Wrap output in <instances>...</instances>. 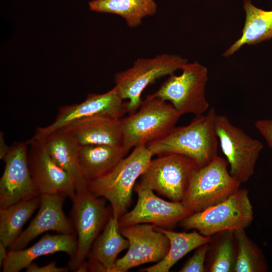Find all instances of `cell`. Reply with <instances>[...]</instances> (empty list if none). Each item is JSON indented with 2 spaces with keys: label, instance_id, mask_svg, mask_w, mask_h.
I'll return each instance as SVG.
<instances>
[{
  "label": "cell",
  "instance_id": "cb8c5ba5",
  "mask_svg": "<svg viewBox=\"0 0 272 272\" xmlns=\"http://www.w3.org/2000/svg\"><path fill=\"white\" fill-rule=\"evenodd\" d=\"M89 6L92 11L121 16L129 27L140 26L144 18L154 15L157 9L154 0H93Z\"/></svg>",
  "mask_w": 272,
  "mask_h": 272
},
{
  "label": "cell",
  "instance_id": "6da1fadb",
  "mask_svg": "<svg viewBox=\"0 0 272 272\" xmlns=\"http://www.w3.org/2000/svg\"><path fill=\"white\" fill-rule=\"evenodd\" d=\"M214 108L195 117L187 125L175 127L168 134L147 145L153 156L176 154L186 156L200 167L218 155V139Z\"/></svg>",
  "mask_w": 272,
  "mask_h": 272
},
{
  "label": "cell",
  "instance_id": "603a6c76",
  "mask_svg": "<svg viewBox=\"0 0 272 272\" xmlns=\"http://www.w3.org/2000/svg\"><path fill=\"white\" fill-rule=\"evenodd\" d=\"M155 229L169 239L170 247L165 257L155 264L140 269L143 272H168L180 259L199 246L211 242L212 236H206L196 230L178 232L155 226Z\"/></svg>",
  "mask_w": 272,
  "mask_h": 272
},
{
  "label": "cell",
  "instance_id": "44dd1931",
  "mask_svg": "<svg viewBox=\"0 0 272 272\" xmlns=\"http://www.w3.org/2000/svg\"><path fill=\"white\" fill-rule=\"evenodd\" d=\"M245 20L241 37L223 53L229 57L244 45H255L272 38V11H265L243 0Z\"/></svg>",
  "mask_w": 272,
  "mask_h": 272
},
{
  "label": "cell",
  "instance_id": "f1b7e54d",
  "mask_svg": "<svg viewBox=\"0 0 272 272\" xmlns=\"http://www.w3.org/2000/svg\"><path fill=\"white\" fill-rule=\"evenodd\" d=\"M254 125L272 151V119L257 120Z\"/></svg>",
  "mask_w": 272,
  "mask_h": 272
},
{
  "label": "cell",
  "instance_id": "7a4b0ae2",
  "mask_svg": "<svg viewBox=\"0 0 272 272\" xmlns=\"http://www.w3.org/2000/svg\"><path fill=\"white\" fill-rule=\"evenodd\" d=\"M153 156L147 145L134 148L109 172L89 181L88 190L108 200L112 215L119 219L127 212L136 181L148 168Z\"/></svg>",
  "mask_w": 272,
  "mask_h": 272
},
{
  "label": "cell",
  "instance_id": "484cf974",
  "mask_svg": "<svg viewBox=\"0 0 272 272\" xmlns=\"http://www.w3.org/2000/svg\"><path fill=\"white\" fill-rule=\"evenodd\" d=\"M212 237L206 261V271L233 272L237 252L234 232L224 231Z\"/></svg>",
  "mask_w": 272,
  "mask_h": 272
},
{
  "label": "cell",
  "instance_id": "4316f807",
  "mask_svg": "<svg viewBox=\"0 0 272 272\" xmlns=\"http://www.w3.org/2000/svg\"><path fill=\"white\" fill-rule=\"evenodd\" d=\"M236 259L233 272H265L268 269L265 257L258 246L247 235L245 229L234 232Z\"/></svg>",
  "mask_w": 272,
  "mask_h": 272
},
{
  "label": "cell",
  "instance_id": "e0dca14e",
  "mask_svg": "<svg viewBox=\"0 0 272 272\" xmlns=\"http://www.w3.org/2000/svg\"><path fill=\"white\" fill-rule=\"evenodd\" d=\"M77 248L76 234H44L31 246L17 250H9L2 264L3 272H18L25 269L40 256L62 252L70 258L75 255Z\"/></svg>",
  "mask_w": 272,
  "mask_h": 272
},
{
  "label": "cell",
  "instance_id": "ac0fdd59",
  "mask_svg": "<svg viewBox=\"0 0 272 272\" xmlns=\"http://www.w3.org/2000/svg\"><path fill=\"white\" fill-rule=\"evenodd\" d=\"M81 145L122 147L121 118L96 115L80 120L62 129Z\"/></svg>",
  "mask_w": 272,
  "mask_h": 272
},
{
  "label": "cell",
  "instance_id": "f546056e",
  "mask_svg": "<svg viewBox=\"0 0 272 272\" xmlns=\"http://www.w3.org/2000/svg\"><path fill=\"white\" fill-rule=\"evenodd\" d=\"M25 269L27 272H66L69 268L58 267L55 261H52L44 266H38L32 262Z\"/></svg>",
  "mask_w": 272,
  "mask_h": 272
},
{
  "label": "cell",
  "instance_id": "5bb4252c",
  "mask_svg": "<svg viewBox=\"0 0 272 272\" xmlns=\"http://www.w3.org/2000/svg\"><path fill=\"white\" fill-rule=\"evenodd\" d=\"M28 152L26 142H15L3 160L5 168L0 179V209L40 195L31 178Z\"/></svg>",
  "mask_w": 272,
  "mask_h": 272
},
{
  "label": "cell",
  "instance_id": "83f0119b",
  "mask_svg": "<svg viewBox=\"0 0 272 272\" xmlns=\"http://www.w3.org/2000/svg\"><path fill=\"white\" fill-rule=\"evenodd\" d=\"M210 243L203 244L196 248L193 255L183 264L179 271H206L205 264Z\"/></svg>",
  "mask_w": 272,
  "mask_h": 272
},
{
  "label": "cell",
  "instance_id": "9a60e30c",
  "mask_svg": "<svg viewBox=\"0 0 272 272\" xmlns=\"http://www.w3.org/2000/svg\"><path fill=\"white\" fill-rule=\"evenodd\" d=\"M28 162L33 182L41 194L60 195L72 200L76 191L69 174L52 159L42 141L26 142Z\"/></svg>",
  "mask_w": 272,
  "mask_h": 272
},
{
  "label": "cell",
  "instance_id": "7402d4cb",
  "mask_svg": "<svg viewBox=\"0 0 272 272\" xmlns=\"http://www.w3.org/2000/svg\"><path fill=\"white\" fill-rule=\"evenodd\" d=\"M78 154L81 169L89 182L109 172L126 155L122 147L104 145H80Z\"/></svg>",
  "mask_w": 272,
  "mask_h": 272
},
{
  "label": "cell",
  "instance_id": "ffe728a7",
  "mask_svg": "<svg viewBox=\"0 0 272 272\" xmlns=\"http://www.w3.org/2000/svg\"><path fill=\"white\" fill-rule=\"evenodd\" d=\"M128 246V241L120 231L118 219L112 215L103 231L93 242L88 260L100 264L105 272H112L118 255Z\"/></svg>",
  "mask_w": 272,
  "mask_h": 272
},
{
  "label": "cell",
  "instance_id": "2e32d148",
  "mask_svg": "<svg viewBox=\"0 0 272 272\" xmlns=\"http://www.w3.org/2000/svg\"><path fill=\"white\" fill-rule=\"evenodd\" d=\"M65 197L60 195L41 194L36 215L9 247V250L24 249L37 236L49 231L59 234H76L71 219L63 212Z\"/></svg>",
  "mask_w": 272,
  "mask_h": 272
},
{
  "label": "cell",
  "instance_id": "7c38bea8",
  "mask_svg": "<svg viewBox=\"0 0 272 272\" xmlns=\"http://www.w3.org/2000/svg\"><path fill=\"white\" fill-rule=\"evenodd\" d=\"M137 202L132 210L118 219L119 228L138 224H150L171 230L192 212L181 202L169 201L156 195L154 191L136 183L133 189Z\"/></svg>",
  "mask_w": 272,
  "mask_h": 272
},
{
  "label": "cell",
  "instance_id": "4dcf8cb0",
  "mask_svg": "<svg viewBox=\"0 0 272 272\" xmlns=\"http://www.w3.org/2000/svg\"><path fill=\"white\" fill-rule=\"evenodd\" d=\"M10 147L8 146L5 140L4 133L0 132V159L3 160L10 150Z\"/></svg>",
  "mask_w": 272,
  "mask_h": 272
},
{
  "label": "cell",
  "instance_id": "d4e9b609",
  "mask_svg": "<svg viewBox=\"0 0 272 272\" xmlns=\"http://www.w3.org/2000/svg\"><path fill=\"white\" fill-rule=\"evenodd\" d=\"M40 195L0 209V242L9 247L22 232V228L39 208Z\"/></svg>",
  "mask_w": 272,
  "mask_h": 272
},
{
  "label": "cell",
  "instance_id": "3957f363",
  "mask_svg": "<svg viewBox=\"0 0 272 272\" xmlns=\"http://www.w3.org/2000/svg\"><path fill=\"white\" fill-rule=\"evenodd\" d=\"M180 116L171 104L147 95L137 111L121 118L124 153L164 137Z\"/></svg>",
  "mask_w": 272,
  "mask_h": 272
},
{
  "label": "cell",
  "instance_id": "4fadbf2b",
  "mask_svg": "<svg viewBox=\"0 0 272 272\" xmlns=\"http://www.w3.org/2000/svg\"><path fill=\"white\" fill-rule=\"evenodd\" d=\"M150 224H138L120 228L129 242L125 254L118 258L112 272H126L139 265L158 262L168 252V237Z\"/></svg>",
  "mask_w": 272,
  "mask_h": 272
},
{
  "label": "cell",
  "instance_id": "d6986e66",
  "mask_svg": "<svg viewBox=\"0 0 272 272\" xmlns=\"http://www.w3.org/2000/svg\"><path fill=\"white\" fill-rule=\"evenodd\" d=\"M52 159L72 180L76 192L88 189L89 181L79 159V145L67 132L60 130L41 140Z\"/></svg>",
  "mask_w": 272,
  "mask_h": 272
},
{
  "label": "cell",
  "instance_id": "30bf717a",
  "mask_svg": "<svg viewBox=\"0 0 272 272\" xmlns=\"http://www.w3.org/2000/svg\"><path fill=\"white\" fill-rule=\"evenodd\" d=\"M215 128L222 151L230 166L229 172L241 183L254 173L262 144L232 124L227 117L217 114Z\"/></svg>",
  "mask_w": 272,
  "mask_h": 272
},
{
  "label": "cell",
  "instance_id": "8992f818",
  "mask_svg": "<svg viewBox=\"0 0 272 272\" xmlns=\"http://www.w3.org/2000/svg\"><path fill=\"white\" fill-rule=\"evenodd\" d=\"M181 70L180 75H169L159 89L150 95L163 101H170L181 116L205 114L209 107L206 96L207 68L197 61L187 62Z\"/></svg>",
  "mask_w": 272,
  "mask_h": 272
},
{
  "label": "cell",
  "instance_id": "ba28073f",
  "mask_svg": "<svg viewBox=\"0 0 272 272\" xmlns=\"http://www.w3.org/2000/svg\"><path fill=\"white\" fill-rule=\"evenodd\" d=\"M187 60L176 54H162L150 58H139L132 67L114 76L115 88L126 102L127 112L137 111L143 100L141 95L156 80L170 75L182 67Z\"/></svg>",
  "mask_w": 272,
  "mask_h": 272
},
{
  "label": "cell",
  "instance_id": "8fae6325",
  "mask_svg": "<svg viewBox=\"0 0 272 272\" xmlns=\"http://www.w3.org/2000/svg\"><path fill=\"white\" fill-rule=\"evenodd\" d=\"M126 112V102H123L115 87L103 94H89L86 99L80 103L59 107L54 121L47 126L37 127L29 140H41L92 116L108 115L121 118Z\"/></svg>",
  "mask_w": 272,
  "mask_h": 272
},
{
  "label": "cell",
  "instance_id": "1f68e13d",
  "mask_svg": "<svg viewBox=\"0 0 272 272\" xmlns=\"http://www.w3.org/2000/svg\"><path fill=\"white\" fill-rule=\"evenodd\" d=\"M6 247L3 243L0 242V266L2 267L4 260L6 259L8 251L7 250Z\"/></svg>",
  "mask_w": 272,
  "mask_h": 272
},
{
  "label": "cell",
  "instance_id": "277c9868",
  "mask_svg": "<svg viewBox=\"0 0 272 272\" xmlns=\"http://www.w3.org/2000/svg\"><path fill=\"white\" fill-rule=\"evenodd\" d=\"M253 219L248 191L239 188L224 201L192 213L178 225L185 230H195L204 236H212L224 231L245 229Z\"/></svg>",
  "mask_w": 272,
  "mask_h": 272
},
{
  "label": "cell",
  "instance_id": "52a82bcc",
  "mask_svg": "<svg viewBox=\"0 0 272 272\" xmlns=\"http://www.w3.org/2000/svg\"><path fill=\"white\" fill-rule=\"evenodd\" d=\"M71 220L77 238V248L68 263L69 269L76 271L86 260L92 245L102 232L112 215L105 199L87 189L76 192L72 200Z\"/></svg>",
  "mask_w": 272,
  "mask_h": 272
},
{
  "label": "cell",
  "instance_id": "5b68a950",
  "mask_svg": "<svg viewBox=\"0 0 272 272\" xmlns=\"http://www.w3.org/2000/svg\"><path fill=\"white\" fill-rule=\"evenodd\" d=\"M228 163L217 156L192 174L181 201L193 213L221 202L240 188L241 183L228 170Z\"/></svg>",
  "mask_w": 272,
  "mask_h": 272
},
{
  "label": "cell",
  "instance_id": "9c48e42d",
  "mask_svg": "<svg viewBox=\"0 0 272 272\" xmlns=\"http://www.w3.org/2000/svg\"><path fill=\"white\" fill-rule=\"evenodd\" d=\"M199 167L195 161L181 155H160L151 160L138 183L171 201L181 202L190 178Z\"/></svg>",
  "mask_w": 272,
  "mask_h": 272
}]
</instances>
